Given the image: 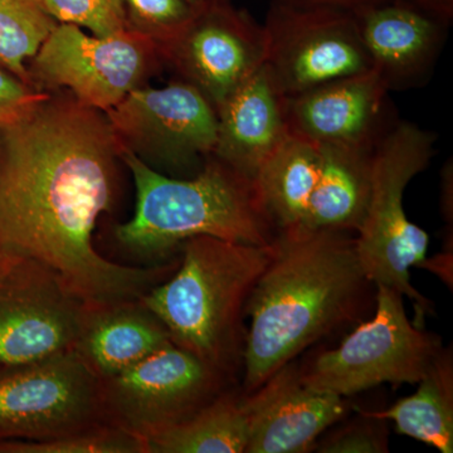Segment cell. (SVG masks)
Instances as JSON below:
<instances>
[{"instance_id":"obj_1","label":"cell","mask_w":453,"mask_h":453,"mask_svg":"<svg viewBox=\"0 0 453 453\" xmlns=\"http://www.w3.org/2000/svg\"><path fill=\"white\" fill-rule=\"evenodd\" d=\"M121 142L98 110L49 96L0 129V250L37 259L86 303L140 299L178 262L130 267L94 246Z\"/></svg>"},{"instance_id":"obj_2","label":"cell","mask_w":453,"mask_h":453,"mask_svg":"<svg viewBox=\"0 0 453 453\" xmlns=\"http://www.w3.org/2000/svg\"><path fill=\"white\" fill-rule=\"evenodd\" d=\"M374 283L357 257L356 234L306 226L276 232L273 255L246 306L243 393L299 354L374 310Z\"/></svg>"},{"instance_id":"obj_3","label":"cell","mask_w":453,"mask_h":453,"mask_svg":"<svg viewBox=\"0 0 453 453\" xmlns=\"http://www.w3.org/2000/svg\"><path fill=\"white\" fill-rule=\"evenodd\" d=\"M174 273L140 297L173 344L234 380L243 365L246 306L273 255L270 246L190 238Z\"/></svg>"},{"instance_id":"obj_4","label":"cell","mask_w":453,"mask_h":453,"mask_svg":"<svg viewBox=\"0 0 453 453\" xmlns=\"http://www.w3.org/2000/svg\"><path fill=\"white\" fill-rule=\"evenodd\" d=\"M120 157L136 188L133 219L113 232L127 251L165 258L198 235L256 246H270L275 240V226L255 181L213 155L190 179L165 177L125 146Z\"/></svg>"},{"instance_id":"obj_5","label":"cell","mask_w":453,"mask_h":453,"mask_svg":"<svg viewBox=\"0 0 453 453\" xmlns=\"http://www.w3.org/2000/svg\"><path fill=\"white\" fill-rule=\"evenodd\" d=\"M437 135L414 122L399 120L375 146L372 186L362 226L356 234L357 257L366 277L413 301V323L425 327L426 315L434 311L411 282V268L427 258L429 235L405 214L403 198L408 184L428 168Z\"/></svg>"},{"instance_id":"obj_6","label":"cell","mask_w":453,"mask_h":453,"mask_svg":"<svg viewBox=\"0 0 453 453\" xmlns=\"http://www.w3.org/2000/svg\"><path fill=\"white\" fill-rule=\"evenodd\" d=\"M375 305L339 347L300 366L312 388L349 398L381 384H417L442 349L436 334L417 326L405 312L403 295L375 286Z\"/></svg>"},{"instance_id":"obj_7","label":"cell","mask_w":453,"mask_h":453,"mask_svg":"<svg viewBox=\"0 0 453 453\" xmlns=\"http://www.w3.org/2000/svg\"><path fill=\"white\" fill-rule=\"evenodd\" d=\"M106 423L101 380L70 349L0 366V441H42Z\"/></svg>"},{"instance_id":"obj_8","label":"cell","mask_w":453,"mask_h":453,"mask_svg":"<svg viewBox=\"0 0 453 453\" xmlns=\"http://www.w3.org/2000/svg\"><path fill=\"white\" fill-rule=\"evenodd\" d=\"M226 375L170 344L101 380L106 423L148 441L189 418L226 389Z\"/></svg>"},{"instance_id":"obj_9","label":"cell","mask_w":453,"mask_h":453,"mask_svg":"<svg viewBox=\"0 0 453 453\" xmlns=\"http://www.w3.org/2000/svg\"><path fill=\"white\" fill-rule=\"evenodd\" d=\"M266 67L285 96L372 71L353 12L273 4L265 17Z\"/></svg>"},{"instance_id":"obj_10","label":"cell","mask_w":453,"mask_h":453,"mask_svg":"<svg viewBox=\"0 0 453 453\" xmlns=\"http://www.w3.org/2000/svg\"><path fill=\"white\" fill-rule=\"evenodd\" d=\"M86 303L46 265L0 250V366L73 349Z\"/></svg>"},{"instance_id":"obj_11","label":"cell","mask_w":453,"mask_h":453,"mask_svg":"<svg viewBox=\"0 0 453 453\" xmlns=\"http://www.w3.org/2000/svg\"><path fill=\"white\" fill-rule=\"evenodd\" d=\"M144 50L129 31L98 37L80 27L58 23L33 57L35 80L65 88L83 106L109 111L127 96L144 73Z\"/></svg>"},{"instance_id":"obj_12","label":"cell","mask_w":453,"mask_h":453,"mask_svg":"<svg viewBox=\"0 0 453 453\" xmlns=\"http://www.w3.org/2000/svg\"><path fill=\"white\" fill-rule=\"evenodd\" d=\"M106 112L119 139L133 142L149 157L174 168L211 157L216 149V109L188 82L164 88H134Z\"/></svg>"},{"instance_id":"obj_13","label":"cell","mask_w":453,"mask_h":453,"mask_svg":"<svg viewBox=\"0 0 453 453\" xmlns=\"http://www.w3.org/2000/svg\"><path fill=\"white\" fill-rule=\"evenodd\" d=\"M166 50L217 111L266 62V35L249 12L226 3L198 11Z\"/></svg>"},{"instance_id":"obj_14","label":"cell","mask_w":453,"mask_h":453,"mask_svg":"<svg viewBox=\"0 0 453 453\" xmlns=\"http://www.w3.org/2000/svg\"><path fill=\"white\" fill-rule=\"evenodd\" d=\"M288 133L318 146H377L401 120L374 71L286 96Z\"/></svg>"},{"instance_id":"obj_15","label":"cell","mask_w":453,"mask_h":453,"mask_svg":"<svg viewBox=\"0 0 453 453\" xmlns=\"http://www.w3.org/2000/svg\"><path fill=\"white\" fill-rule=\"evenodd\" d=\"M243 393V392H242ZM249 423L246 453H306L347 416V398L312 388L291 362L251 393H243Z\"/></svg>"},{"instance_id":"obj_16","label":"cell","mask_w":453,"mask_h":453,"mask_svg":"<svg viewBox=\"0 0 453 453\" xmlns=\"http://www.w3.org/2000/svg\"><path fill=\"white\" fill-rule=\"evenodd\" d=\"M353 14L372 70L390 92L431 81L452 22L408 0H381Z\"/></svg>"},{"instance_id":"obj_17","label":"cell","mask_w":453,"mask_h":453,"mask_svg":"<svg viewBox=\"0 0 453 453\" xmlns=\"http://www.w3.org/2000/svg\"><path fill=\"white\" fill-rule=\"evenodd\" d=\"M213 157L255 181L259 169L288 136L286 96L266 65L217 109Z\"/></svg>"},{"instance_id":"obj_18","label":"cell","mask_w":453,"mask_h":453,"mask_svg":"<svg viewBox=\"0 0 453 453\" xmlns=\"http://www.w3.org/2000/svg\"><path fill=\"white\" fill-rule=\"evenodd\" d=\"M168 330L140 299L88 303L73 345L98 380L138 365L170 344Z\"/></svg>"},{"instance_id":"obj_19","label":"cell","mask_w":453,"mask_h":453,"mask_svg":"<svg viewBox=\"0 0 453 453\" xmlns=\"http://www.w3.org/2000/svg\"><path fill=\"white\" fill-rule=\"evenodd\" d=\"M320 177L303 226L356 234L371 196L375 146H319Z\"/></svg>"},{"instance_id":"obj_20","label":"cell","mask_w":453,"mask_h":453,"mask_svg":"<svg viewBox=\"0 0 453 453\" xmlns=\"http://www.w3.org/2000/svg\"><path fill=\"white\" fill-rule=\"evenodd\" d=\"M320 169V148L291 134L259 169L255 184L276 232L303 226Z\"/></svg>"},{"instance_id":"obj_21","label":"cell","mask_w":453,"mask_h":453,"mask_svg":"<svg viewBox=\"0 0 453 453\" xmlns=\"http://www.w3.org/2000/svg\"><path fill=\"white\" fill-rule=\"evenodd\" d=\"M418 389L392 407L369 412L395 423V431L432 446L441 453L453 452V354L443 348L418 381Z\"/></svg>"},{"instance_id":"obj_22","label":"cell","mask_w":453,"mask_h":453,"mask_svg":"<svg viewBox=\"0 0 453 453\" xmlns=\"http://www.w3.org/2000/svg\"><path fill=\"white\" fill-rule=\"evenodd\" d=\"M243 393L223 390L189 418L146 441L148 453H246Z\"/></svg>"},{"instance_id":"obj_23","label":"cell","mask_w":453,"mask_h":453,"mask_svg":"<svg viewBox=\"0 0 453 453\" xmlns=\"http://www.w3.org/2000/svg\"><path fill=\"white\" fill-rule=\"evenodd\" d=\"M57 25L42 0H0V68L32 88L27 64Z\"/></svg>"},{"instance_id":"obj_24","label":"cell","mask_w":453,"mask_h":453,"mask_svg":"<svg viewBox=\"0 0 453 453\" xmlns=\"http://www.w3.org/2000/svg\"><path fill=\"white\" fill-rule=\"evenodd\" d=\"M0 453H148V449L142 438L100 423L47 440L0 441Z\"/></svg>"},{"instance_id":"obj_25","label":"cell","mask_w":453,"mask_h":453,"mask_svg":"<svg viewBox=\"0 0 453 453\" xmlns=\"http://www.w3.org/2000/svg\"><path fill=\"white\" fill-rule=\"evenodd\" d=\"M58 23L88 29L98 37L129 31V18L122 0H42Z\"/></svg>"},{"instance_id":"obj_26","label":"cell","mask_w":453,"mask_h":453,"mask_svg":"<svg viewBox=\"0 0 453 453\" xmlns=\"http://www.w3.org/2000/svg\"><path fill=\"white\" fill-rule=\"evenodd\" d=\"M129 23L146 28L165 46L177 40L198 13L186 0H122Z\"/></svg>"},{"instance_id":"obj_27","label":"cell","mask_w":453,"mask_h":453,"mask_svg":"<svg viewBox=\"0 0 453 453\" xmlns=\"http://www.w3.org/2000/svg\"><path fill=\"white\" fill-rule=\"evenodd\" d=\"M314 451L321 453H386L389 451L386 419L369 412L318 440Z\"/></svg>"},{"instance_id":"obj_28","label":"cell","mask_w":453,"mask_h":453,"mask_svg":"<svg viewBox=\"0 0 453 453\" xmlns=\"http://www.w3.org/2000/svg\"><path fill=\"white\" fill-rule=\"evenodd\" d=\"M46 97L0 68V129L19 120Z\"/></svg>"},{"instance_id":"obj_29","label":"cell","mask_w":453,"mask_h":453,"mask_svg":"<svg viewBox=\"0 0 453 453\" xmlns=\"http://www.w3.org/2000/svg\"><path fill=\"white\" fill-rule=\"evenodd\" d=\"M378 2H381V0H270L273 4L286 5V7H330L350 12L359 11L366 5H372Z\"/></svg>"},{"instance_id":"obj_30","label":"cell","mask_w":453,"mask_h":453,"mask_svg":"<svg viewBox=\"0 0 453 453\" xmlns=\"http://www.w3.org/2000/svg\"><path fill=\"white\" fill-rule=\"evenodd\" d=\"M440 208L446 226L453 225V165L452 160L443 165L440 181Z\"/></svg>"},{"instance_id":"obj_31","label":"cell","mask_w":453,"mask_h":453,"mask_svg":"<svg viewBox=\"0 0 453 453\" xmlns=\"http://www.w3.org/2000/svg\"><path fill=\"white\" fill-rule=\"evenodd\" d=\"M408 2H412L449 22L453 20V0H408Z\"/></svg>"},{"instance_id":"obj_32","label":"cell","mask_w":453,"mask_h":453,"mask_svg":"<svg viewBox=\"0 0 453 453\" xmlns=\"http://www.w3.org/2000/svg\"><path fill=\"white\" fill-rule=\"evenodd\" d=\"M186 2L196 11H202V9L214 7V5L234 3V0H186Z\"/></svg>"}]
</instances>
